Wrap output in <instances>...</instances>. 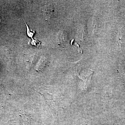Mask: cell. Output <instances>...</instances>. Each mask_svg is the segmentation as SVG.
<instances>
[{"instance_id": "6da1fadb", "label": "cell", "mask_w": 125, "mask_h": 125, "mask_svg": "<svg viewBox=\"0 0 125 125\" xmlns=\"http://www.w3.org/2000/svg\"><path fill=\"white\" fill-rule=\"evenodd\" d=\"M57 38L58 45L63 47H66L68 40L67 32L63 30H60L57 34Z\"/></svg>"}, {"instance_id": "7a4b0ae2", "label": "cell", "mask_w": 125, "mask_h": 125, "mask_svg": "<svg viewBox=\"0 0 125 125\" xmlns=\"http://www.w3.org/2000/svg\"><path fill=\"white\" fill-rule=\"evenodd\" d=\"M42 11L45 18L49 19L52 15L53 12V8L51 7L50 5H46L43 7Z\"/></svg>"}, {"instance_id": "3957f363", "label": "cell", "mask_w": 125, "mask_h": 125, "mask_svg": "<svg viewBox=\"0 0 125 125\" xmlns=\"http://www.w3.org/2000/svg\"><path fill=\"white\" fill-rule=\"evenodd\" d=\"M46 64V59L44 57H42L38 65L37 69L38 70H42L45 67Z\"/></svg>"}, {"instance_id": "277c9868", "label": "cell", "mask_w": 125, "mask_h": 125, "mask_svg": "<svg viewBox=\"0 0 125 125\" xmlns=\"http://www.w3.org/2000/svg\"><path fill=\"white\" fill-rule=\"evenodd\" d=\"M24 22L25 23V24H26V26H27V34H28V36L29 37H30L32 38V36H33L34 33V32H30V30L28 26V25H27V24H26V23H25V21Z\"/></svg>"}, {"instance_id": "5b68a950", "label": "cell", "mask_w": 125, "mask_h": 125, "mask_svg": "<svg viewBox=\"0 0 125 125\" xmlns=\"http://www.w3.org/2000/svg\"><path fill=\"white\" fill-rule=\"evenodd\" d=\"M121 45V37L120 34L118 33L117 37V46L120 47Z\"/></svg>"}, {"instance_id": "8992f818", "label": "cell", "mask_w": 125, "mask_h": 125, "mask_svg": "<svg viewBox=\"0 0 125 125\" xmlns=\"http://www.w3.org/2000/svg\"><path fill=\"white\" fill-rule=\"evenodd\" d=\"M1 22V19L0 18V22Z\"/></svg>"}]
</instances>
